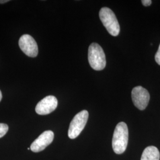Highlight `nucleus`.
Instances as JSON below:
<instances>
[{
  "label": "nucleus",
  "mask_w": 160,
  "mask_h": 160,
  "mask_svg": "<svg viewBox=\"0 0 160 160\" xmlns=\"http://www.w3.org/2000/svg\"><path fill=\"white\" fill-rule=\"evenodd\" d=\"M2 92H1V90H0V102L1 101V100H2Z\"/></svg>",
  "instance_id": "4468645a"
},
{
  "label": "nucleus",
  "mask_w": 160,
  "mask_h": 160,
  "mask_svg": "<svg viewBox=\"0 0 160 160\" xmlns=\"http://www.w3.org/2000/svg\"><path fill=\"white\" fill-rule=\"evenodd\" d=\"M150 98L149 93L147 90L141 86H137L132 91V99L135 107L143 110L146 109Z\"/></svg>",
  "instance_id": "39448f33"
},
{
  "label": "nucleus",
  "mask_w": 160,
  "mask_h": 160,
  "mask_svg": "<svg viewBox=\"0 0 160 160\" xmlns=\"http://www.w3.org/2000/svg\"><path fill=\"white\" fill-rule=\"evenodd\" d=\"M54 138V133L51 131L43 132L39 137L31 144L30 148L34 152L42 151L52 142Z\"/></svg>",
  "instance_id": "0eeeda50"
},
{
  "label": "nucleus",
  "mask_w": 160,
  "mask_h": 160,
  "mask_svg": "<svg viewBox=\"0 0 160 160\" xmlns=\"http://www.w3.org/2000/svg\"><path fill=\"white\" fill-rule=\"evenodd\" d=\"M99 17L104 26L110 34L117 36L120 32V26L114 12L108 7H103L99 12Z\"/></svg>",
  "instance_id": "7ed1b4c3"
},
{
  "label": "nucleus",
  "mask_w": 160,
  "mask_h": 160,
  "mask_svg": "<svg viewBox=\"0 0 160 160\" xmlns=\"http://www.w3.org/2000/svg\"><path fill=\"white\" fill-rule=\"evenodd\" d=\"M21 50L28 57L34 58L38 54V46L36 40L29 34H23L18 41Z\"/></svg>",
  "instance_id": "423d86ee"
},
{
  "label": "nucleus",
  "mask_w": 160,
  "mask_h": 160,
  "mask_svg": "<svg viewBox=\"0 0 160 160\" xmlns=\"http://www.w3.org/2000/svg\"><path fill=\"white\" fill-rule=\"evenodd\" d=\"M128 128L125 122L119 123L115 128L112 139V148L117 154H123L128 143Z\"/></svg>",
  "instance_id": "f257e3e1"
},
{
  "label": "nucleus",
  "mask_w": 160,
  "mask_h": 160,
  "mask_svg": "<svg viewBox=\"0 0 160 160\" xmlns=\"http://www.w3.org/2000/svg\"><path fill=\"white\" fill-rule=\"evenodd\" d=\"M88 62L92 68L101 71L105 68L106 59L104 52L101 46L96 43H92L88 48Z\"/></svg>",
  "instance_id": "f03ea898"
},
{
  "label": "nucleus",
  "mask_w": 160,
  "mask_h": 160,
  "mask_svg": "<svg viewBox=\"0 0 160 160\" xmlns=\"http://www.w3.org/2000/svg\"><path fill=\"white\" fill-rule=\"evenodd\" d=\"M8 131V126L5 123H0V138L3 137Z\"/></svg>",
  "instance_id": "9d476101"
},
{
  "label": "nucleus",
  "mask_w": 160,
  "mask_h": 160,
  "mask_svg": "<svg viewBox=\"0 0 160 160\" xmlns=\"http://www.w3.org/2000/svg\"><path fill=\"white\" fill-rule=\"evenodd\" d=\"M141 2L142 3L143 6L147 7V6H150L151 4L152 1L151 0H142Z\"/></svg>",
  "instance_id": "f8f14e48"
},
{
  "label": "nucleus",
  "mask_w": 160,
  "mask_h": 160,
  "mask_svg": "<svg viewBox=\"0 0 160 160\" xmlns=\"http://www.w3.org/2000/svg\"><path fill=\"white\" fill-rule=\"evenodd\" d=\"M159 150L154 146H149L143 150L141 160H160Z\"/></svg>",
  "instance_id": "1a4fd4ad"
},
{
  "label": "nucleus",
  "mask_w": 160,
  "mask_h": 160,
  "mask_svg": "<svg viewBox=\"0 0 160 160\" xmlns=\"http://www.w3.org/2000/svg\"><path fill=\"white\" fill-rule=\"evenodd\" d=\"M9 1L8 0H4V1H0V4H4V3H6V2H8Z\"/></svg>",
  "instance_id": "ddd939ff"
},
{
  "label": "nucleus",
  "mask_w": 160,
  "mask_h": 160,
  "mask_svg": "<svg viewBox=\"0 0 160 160\" xmlns=\"http://www.w3.org/2000/svg\"><path fill=\"white\" fill-rule=\"evenodd\" d=\"M58 100L53 96H48L40 100L36 106V112L40 115L49 114L57 109Z\"/></svg>",
  "instance_id": "6e6552de"
},
{
  "label": "nucleus",
  "mask_w": 160,
  "mask_h": 160,
  "mask_svg": "<svg viewBox=\"0 0 160 160\" xmlns=\"http://www.w3.org/2000/svg\"><path fill=\"white\" fill-rule=\"evenodd\" d=\"M88 119V112L85 110L75 116L69 127L68 134L70 139H75L80 135L86 125Z\"/></svg>",
  "instance_id": "20e7f679"
},
{
  "label": "nucleus",
  "mask_w": 160,
  "mask_h": 160,
  "mask_svg": "<svg viewBox=\"0 0 160 160\" xmlns=\"http://www.w3.org/2000/svg\"><path fill=\"white\" fill-rule=\"evenodd\" d=\"M155 59L156 62L160 65V44L159 45L158 49V51H157L155 55Z\"/></svg>",
  "instance_id": "9b49d317"
}]
</instances>
